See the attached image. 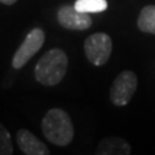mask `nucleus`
Listing matches in <instances>:
<instances>
[{"label": "nucleus", "instance_id": "nucleus-1", "mask_svg": "<svg viewBox=\"0 0 155 155\" xmlns=\"http://www.w3.org/2000/svg\"><path fill=\"white\" fill-rule=\"evenodd\" d=\"M44 137L57 146H66L74 137V125L69 114L62 109H51L41 122Z\"/></svg>", "mask_w": 155, "mask_h": 155}, {"label": "nucleus", "instance_id": "nucleus-2", "mask_svg": "<svg viewBox=\"0 0 155 155\" xmlns=\"http://www.w3.org/2000/svg\"><path fill=\"white\" fill-rule=\"evenodd\" d=\"M67 56L62 49L53 48L48 51L35 66V78L43 85L53 87L64 79L67 70Z\"/></svg>", "mask_w": 155, "mask_h": 155}, {"label": "nucleus", "instance_id": "nucleus-3", "mask_svg": "<svg viewBox=\"0 0 155 155\" xmlns=\"http://www.w3.org/2000/svg\"><path fill=\"white\" fill-rule=\"evenodd\" d=\"M113 41L111 38L105 32H96L85 39L84 52L91 64L94 66H102L109 61Z\"/></svg>", "mask_w": 155, "mask_h": 155}, {"label": "nucleus", "instance_id": "nucleus-4", "mask_svg": "<svg viewBox=\"0 0 155 155\" xmlns=\"http://www.w3.org/2000/svg\"><path fill=\"white\" fill-rule=\"evenodd\" d=\"M45 40V34L41 28H32V30L27 34V36L25 38V40L22 41V44L19 45V48L16 51L13 56L12 65L14 69H22L31 58L40 51V48L44 44Z\"/></svg>", "mask_w": 155, "mask_h": 155}, {"label": "nucleus", "instance_id": "nucleus-5", "mask_svg": "<svg viewBox=\"0 0 155 155\" xmlns=\"http://www.w3.org/2000/svg\"><path fill=\"white\" fill-rule=\"evenodd\" d=\"M137 89V76L133 71L125 70L115 78L110 89V100L116 106H125Z\"/></svg>", "mask_w": 155, "mask_h": 155}, {"label": "nucleus", "instance_id": "nucleus-6", "mask_svg": "<svg viewBox=\"0 0 155 155\" xmlns=\"http://www.w3.org/2000/svg\"><path fill=\"white\" fill-rule=\"evenodd\" d=\"M57 18L60 25L69 30H87L92 26V18L88 13L78 11L75 5H64L58 9Z\"/></svg>", "mask_w": 155, "mask_h": 155}, {"label": "nucleus", "instance_id": "nucleus-7", "mask_svg": "<svg viewBox=\"0 0 155 155\" xmlns=\"http://www.w3.org/2000/svg\"><path fill=\"white\" fill-rule=\"evenodd\" d=\"M17 142L19 149L26 155H48L49 150L35 134L27 129H19L17 133Z\"/></svg>", "mask_w": 155, "mask_h": 155}, {"label": "nucleus", "instance_id": "nucleus-8", "mask_svg": "<svg viewBox=\"0 0 155 155\" xmlns=\"http://www.w3.org/2000/svg\"><path fill=\"white\" fill-rule=\"evenodd\" d=\"M132 151L130 145L124 138L107 137L98 143L96 154L100 155H128Z\"/></svg>", "mask_w": 155, "mask_h": 155}, {"label": "nucleus", "instance_id": "nucleus-9", "mask_svg": "<svg viewBox=\"0 0 155 155\" xmlns=\"http://www.w3.org/2000/svg\"><path fill=\"white\" fill-rule=\"evenodd\" d=\"M137 26L141 31L155 35V5L142 8L137 19Z\"/></svg>", "mask_w": 155, "mask_h": 155}, {"label": "nucleus", "instance_id": "nucleus-10", "mask_svg": "<svg viewBox=\"0 0 155 155\" xmlns=\"http://www.w3.org/2000/svg\"><path fill=\"white\" fill-rule=\"evenodd\" d=\"M74 5L83 13H100L107 9V0H76Z\"/></svg>", "mask_w": 155, "mask_h": 155}, {"label": "nucleus", "instance_id": "nucleus-11", "mask_svg": "<svg viewBox=\"0 0 155 155\" xmlns=\"http://www.w3.org/2000/svg\"><path fill=\"white\" fill-rule=\"evenodd\" d=\"M13 154V143L8 129L0 123V155Z\"/></svg>", "mask_w": 155, "mask_h": 155}, {"label": "nucleus", "instance_id": "nucleus-12", "mask_svg": "<svg viewBox=\"0 0 155 155\" xmlns=\"http://www.w3.org/2000/svg\"><path fill=\"white\" fill-rule=\"evenodd\" d=\"M16 2H17V0H0V3L5 4V5H13Z\"/></svg>", "mask_w": 155, "mask_h": 155}]
</instances>
